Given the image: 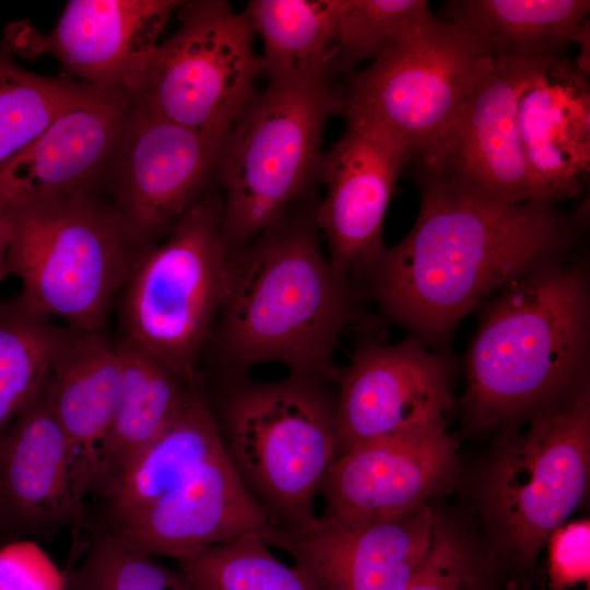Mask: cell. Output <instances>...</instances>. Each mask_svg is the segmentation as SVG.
Masks as SVG:
<instances>
[{
  "label": "cell",
  "instance_id": "277c9868",
  "mask_svg": "<svg viewBox=\"0 0 590 590\" xmlns=\"http://www.w3.org/2000/svg\"><path fill=\"white\" fill-rule=\"evenodd\" d=\"M465 355L463 399L474 427L536 415L586 386L589 292L583 269L559 259L503 290Z\"/></svg>",
  "mask_w": 590,
  "mask_h": 590
},
{
  "label": "cell",
  "instance_id": "836d02e7",
  "mask_svg": "<svg viewBox=\"0 0 590 590\" xmlns=\"http://www.w3.org/2000/svg\"><path fill=\"white\" fill-rule=\"evenodd\" d=\"M13 206L0 201V281L5 279V257L12 235Z\"/></svg>",
  "mask_w": 590,
  "mask_h": 590
},
{
  "label": "cell",
  "instance_id": "9c48e42d",
  "mask_svg": "<svg viewBox=\"0 0 590 590\" xmlns=\"http://www.w3.org/2000/svg\"><path fill=\"white\" fill-rule=\"evenodd\" d=\"M590 475L587 386L533 416L484 473L481 499L499 548L531 567L542 547L583 502Z\"/></svg>",
  "mask_w": 590,
  "mask_h": 590
},
{
  "label": "cell",
  "instance_id": "6da1fadb",
  "mask_svg": "<svg viewBox=\"0 0 590 590\" xmlns=\"http://www.w3.org/2000/svg\"><path fill=\"white\" fill-rule=\"evenodd\" d=\"M415 173L420 210L409 234L369 274L373 294L416 335L445 341L488 294L559 259L576 223L554 203H504Z\"/></svg>",
  "mask_w": 590,
  "mask_h": 590
},
{
  "label": "cell",
  "instance_id": "4fadbf2b",
  "mask_svg": "<svg viewBox=\"0 0 590 590\" xmlns=\"http://www.w3.org/2000/svg\"><path fill=\"white\" fill-rule=\"evenodd\" d=\"M225 138L169 121L132 102L110 169L115 206L139 252L203 198Z\"/></svg>",
  "mask_w": 590,
  "mask_h": 590
},
{
  "label": "cell",
  "instance_id": "52a82bcc",
  "mask_svg": "<svg viewBox=\"0 0 590 590\" xmlns=\"http://www.w3.org/2000/svg\"><path fill=\"white\" fill-rule=\"evenodd\" d=\"M116 206L92 194L13 206L5 276L28 310L102 332L139 255Z\"/></svg>",
  "mask_w": 590,
  "mask_h": 590
},
{
  "label": "cell",
  "instance_id": "f1b7e54d",
  "mask_svg": "<svg viewBox=\"0 0 590 590\" xmlns=\"http://www.w3.org/2000/svg\"><path fill=\"white\" fill-rule=\"evenodd\" d=\"M433 14L425 0H344L335 32L333 71L374 60Z\"/></svg>",
  "mask_w": 590,
  "mask_h": 590
},
{
  "label": "cell",
  "instance_id": "e0dca14e",
  "mask_svg": "<svg viewBox=\"0 0 590 590\" xmlns=\"http://www.w3.org/2000/svg\"><path fill=\"white\" fill-rule=\"evenodd\" d=\"M338 382L337 456L373 438L445 421L453 403L447 363L411 338L359 346Z\"/></svg>",
  "mask_w": 590,
  "mask_h": 590
},
{
  "label": "cell",
  "instance_id": "ffe728a7",
  "mask_svg": "<svg viewBox=\"0 0 590 590\" xmlns=\"http://www.w3.org/2000/svg\"><path fill=\"white\" fill-rule=\"evenodd\" d=\"M435 520L427 504L378 521L317 520L302 533L279 532L275 547L292 555L322 590H405L428 551Z\"/></svg>",
  "mask_w": 590,
  "mask_h": 590
},
{
  "label": "cell",
  "instance_id": "e575fe53",
  "mask_svg": "<svg viewBox=\"0 0 590 590\" xmlns=\"http://www.w3.org/2000/svg\"><path fill=\"white\" fill-rule=\"evenodd\" d=\"M498 590H523V589H521L519 587H516V586H512V587H508L506 589H498Z\"/></svg>",
  "mask_w": 590,
  "mask_h": 590
},
{
  "label": "cell",
  "instance_id": "4dcf8cb0",
  "mask_svg": "<svg viewBox=\"0 0 590 590\" xmlns=\"http://www.w3.org/2000/svg\"><path fill=\"white\" fill-rule=\"evenodd\" d=\"M491 560L455 523L436 515L430 545L405 590H498Z\"/></svg>",
  "mask_w": 590,
  "mask_h": 590
},
{
  "label": "cell",
  "instance_id": "7c38bea8",
  "mask_svg": "<svg viewBox=\"0 0 590 590\" xmlns=\"http://www.w3.org/2000/svg\"><path fill=\"white\" fill-rule=\"evenodd\" d=\"M343 115L344 133L320 165L318 177L327 193L314 217L327 240L330 262L349 279L369 276L386 249L387 210L411 152L371 116L356 110Z\"/></svg>",
  "mask_w": 590,
  "mask_h": 590
},
{
  "label": "cell",
  "instance_id": "30bf717a",
  "mask_svg": "<svg viewBox=\"0 0 590 590\" xmlns=\"http://www.w3.org/2000/svg\"><path fill=\"white\" fill-rule=\"evenodd\" d=\"M493 61L476 36L432 15L351 75L344 110L377 119L412 158L447 131Z\"/></svg>",
  "mask_w": 590,
  "mask_h": 590
},
{
  "label": "cell",
  "instance_id": "7a4b0ae2",
  "mask_svg": "<svg viewBox=\"0 0 590 590\" xmlns=\"http://www.w3.org/2000/svg\"><path fill=\"white\" fill-rule=\"evenodd\" d=\"M93 532L152 556L181 558L258 534L273 546L278 529L247 488L198 388L162 434L87 500Z\"/></svg>",
  "mask_w": 590,
  "mask_h": 590
},
{
  "label": "cell",
  "instance_id": "83f0119b",
  "mask_svg": "<svg viewBox=\"0 0 590 590\" xmlns=\"http://www.w3.org/2000/svg\"><path fill=\"white\" fill-rule=\"evenodd\" d=\"M176 560L197 590H322L303 568L281 562L258 534L205 547Z\"/></svg>",
  "mask_w": 590,
  "mask_h": 590
},
{
  "label": "cell",
  "instance_id": "d4e9b609",
  "mask_svg": "<svg viewBox=\"0 0 590 590\" xmlns=\"http://www.w3.org/2000/svg\"><path fill=\"white\" fill-rule=\"evenodd\" d=\"M344 0H253L244 11L263 44L270 81L330 76Z\"/></svg>",
  "mask_w": 590,
  "mask_h": 590
},
{
  "label": "cell",
  "instance_id": "8992f818",
  "mask_svg": "<svg viewBox=\"0 0 590 590\" xmlns=\"http://www.w3.org/2000/svg\"><path fill=\"white\" fill-rule=\"evenodd\" d=\"M344 107L323 75L270 81L256 94L227 133L216 170L232 255L284 217L319 176L326 125Z\"/></svg>",
  "mask_w": 590,
  "mask_h": 590
},
{
  "label": "cell",
  "instance_id": "ac0fdd59",
  "mask_svg": "<svg viewBox=\"0 0 590 590\" xmlns=\"http://www.w3.org/2000/svg\"><path fill=\"white\" fill-rule=\"evenodd\" d=\"M131 97L94 87L61 111L0 169V201L12 206L92 194L111 168Z\"/></svg>",
  "mask_w": 590,
  "mask_h": 590
},
{
  "label": "cell",
  "instance_id": "5bb4252c",
  "mask_svg": "<svg viewBox=\"0 0 590 590\" xmlns=\"http://www.w3.org/2000/svg\"><path fill=\"white\" fill-rule=\"evenodd\" d=\"M457 442L445 421L352 446L335 457L319 494L322 523H362L394 518L427 504L458 473Z\"/></svg>",
  "mask_w": 590,
  "mask_h": 590
},
{
  "label": "cell",
  "instance_id": "4316f807",
  "mask_svg": "<svg viewBox=\"0 0 590 590\" xmlns=\"http://www.w3.org/2000/svg\"><path fill=\"white\" fill-rule=\"evenodd\" d=\"M94 87L30 72L0 44V169Z\"/></svg>",
  "mask_w": 590,
  "mask_h": 590
},
{
  "label": "cell",
  "instance_id": "cb8c5ba5",
  "mask_svg": "<svg viewBox=\"0 0 590 590\" xmlns=\"http://www.w3.org/2000/svg\"><path fill=\"white\" fill-rule=\"evenodd\" d=\"M447 21L476 36L495 60L562 57L586 27L588 0H460L446 3Z\"/></svg>",
  "mask_w": 590,
  "mask_h": 590
},
{
  "label": "cell",
  "instance_id": "7402d4cb",
  "mask_svg": "<svg viewBox=\"0 0 590 590\" xmlns=\"http://www.w3.org/2000/svg\"><path fill=\"white\" fill-rule=\"evenodd\" d=\"M121 376L118 343L113 344L102 332L64 329L44 392L69 444L84 507L98 451L118 404Z\"/></svg>",
  "mask_w": 590,
  "mask_h": 590
},
{
  "label": "cell",
  "instance_id": "3957f363",
  "mask_svg": "<svg viewBox=\"0 0 590 590\" xmlns=\"http://www.w3.org/2000/svg\"><path fill=\"white\" fill-rule=\"evenodd\" d=\"M318 232L314 213L286 214L233 253L229 293L209 341L232 375L278 364L294 375L338 381L334 354L352 295Z\"/></svg>",
  "mask_w": 590,
  "mask_h": 590
},
{
  "label": "cell",
  "instance_id": "f546056e",
  "mask_svg": "<svg viewBox=\"0 0 590 590\" xmlns=\"http://www.w3.org/2000/svg\"><path fill=\"white\" fill-rule=\"evenodd\" d=\"M69 590H197L178 569L101 532H93Z\"/></svg>",
  "mask_w": 590,
  "mask_h": 590
},
{
  "label": "cell",
  "instance_id": "9a60e30c",
  "mask_svg": "<svg viewBox=\"0 0 590 590\" xmlns=\"http://www.w3.org/2000/svg\"><path fill=\"white\" fill-rule=\"evenodd\" d=\"M177 0H71L47 34L10 24L4 46L26 58L49 54L83 83L131 96L141 85Z\"/></svg>",
  "mask_w": 590,
  "mask_h": 590
},
{
  "label": "cell",
  "instance_id": "ba28073f",
  "mask_svg": "<svg viewBox=\"0 0 590 590\" xmlns=\"http://www.w3.org/2000/svg\"><path fill=\"white\" fill-rule=\"evenodd\" d=\"M221 221L222 198L204 196L138 255L120 292L125 340L191 386L233 278Z\"/></svg>",
  "mask_w": 590,
  "mask_h": 590
},
{
  "label": "cell",
  "instance_id": "1f68e13d",
  "mask_svg": "<svg viewBox=\"0 0 590 590\" xmlns=\"http://www.w3.org/2000/svg\"><path fill=\"white\" fill-rule=\"evenodd\" d=\"M67 578L33 540L0 547V590H66Z\"/></svg>",
  "mask_w": 590,
  "mask_h": 590
},
{
  "label": "cell",
  "instance_id": "2e32d148",
  "mask_svg": "<svg viewBox=\"0 0 590 590\" xmlns=\"http://www.w3.org/2000/svg\"><path fill=\"white\" fill-rule=\"evenodd\" d=\"M535 62L494 59L447 131L408 165L489 200H531L518 99Z\"/></svg>",
  "mask_w": 590,
  "mask_h": 590
},
{
  "label": "cell",
  "instance_id": "603a6c76",
  "mask_svg": "<svg viewBox=\"0 0 590 590\" xmlns=\"http://www.w3.org/2000/svg\"><path fill=\"white\" fill-rule=\"evenodd\" d=\"M118 350L122 371L120 396L98 451L88 498L115 480L162 434L197 388L125 339L118 343Z\"/></svg>",
  "mask_w": 590,
  "mask_h": 590
},
{
  "label": "cell",
  "instance_id": "8fae6325",
  "mask_svg": "<svg viewBox=\"0 0 590 590\" xmlns=\"http://www.w3.org/2000/svg\"><path fill=\"white\" fill-rule=\"evenodd\" d=\"M255 33L228 2H186L180 27L160 43L132 102L169 121L225 138L263 73Z\"/></svg>",
  "mask_w": 590,
  "mask_h": 590
},
{
  "label": "cell",
  "instance_id": "5b68a950",
  "mask_svg": "<svg viewBox=\"0 0 590 590\" xmlns=\"http://www.w3.org/2000/svg\"><path fill=\"white\" fill-rule=\"evenodd\" d=\"M321 382L294 374L275 381L239 376L215 415L237 473L286 534L316 524L315 500L338 455L335 402Z\"/></svg>",
  "mask_w": 590,
  "mask_h": 590
},
{
  "label": "cell",
  "instance_id": "d6986e66",
  "mask_svg": "<svg viewBox=\"0 0 590 590\" xmlns=\"http://www.w3.org/2000/svg\"><path fill=\"white\" fill-rule=\"evenodd\" d=\"M84 526L69 444L43 390L0 437V527L48 539Z\"/></svg>",
  "mask_w": 590,
  "mask_h": 590
},
{
  "label": "cell",
  "instance_id": "484cf974",
  "mask_svg": "<svg viewBox=\"0 0 590 590\" xmlns=\"http://www.w3.org/2000/svg\"><path fill=\"white\" fill-rule=\"evenodd\" d=\"M64 329L0 299V437L44 390Z\"/></svg>",
  "mask_w": 590,
  "mask_h": 590
},
{
  "label": "cell",
  "instance_id": "44dd1931",
  "mask_svg": "<svg viewBox=\"0 0 590 590\" xmlns=\"http://www.w3.org/2000/svg\"><path fill=\"white\" fill-rule=\"evenodd\" d=\"M589 101L586 74L562 57L531 68L518 99L531 200L579 194L589 170Z\"/></svg>",
  "mask_w": 590,
  "mask_h": 590
},
{
  "label": "cell",
  "instance_id": "d6a6232c",
  "mask_svg": "<svg viewBox=\"0 0 590 590\" xmlns=\"http://www.w3.org/2000/svg\"><path fill=\"white\" fill-rule=\"evenodd\" d=\"M550 586L564 590L588 581L590 575V524L588 521L560 527L548 540Z\"/></svg>",
  "mask_w": 590,
  "mask_h": 590
}]
</instances>
